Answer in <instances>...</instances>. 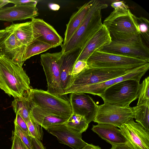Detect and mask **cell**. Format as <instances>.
I'll list each match as a JSON object with an SVG mask.
<instances>
[{"mask_svg": "<svg viewBox=\"0 0 149 149\" xmlns=\"http://www.w3.org/2000/svg\"><path fill=\"white\" fill-rule=\"evenodd\" d=\"M132 108L136 121L149 131V102L137 105Z\"/></svg>", "mask_w": 149, "mask_h": 149, "instance_id": "obj_24", "label": "cell"}, {"mask_svg": "<svg viewBox=\"0 0 149 149\" xmlns=\"http://www.w3.org/2000/svg\"><path fill=\"white\" fill-rule=\"evenodd\" d=\"M65 124L70 128L81 134L86 131L89 124L82 116L73 113Z\"/></svg>", "mask_w": 149, "mask_h": 149, "instance_id": "obj_26", "label": "cell"}, {"mask_svg": "<svg viewBox=\"0 0 149 149\" xmlns=\"http://www.w3.org/2000/svg\"><path fill=\"white\" fill-rule=\"evenodd\" d=\"M14 132L21 139L28 149H32L31 143V136L26 134L14 122Z\"/></svg>", "mask_w": 149, "mask_h": 149, "instance_id": "obj_31", "label": "cell"}, {"mask_svg": "<svg viewBox=\"0 0 149 149\" xmlns=\"http://www.w3.org/2000/svg\"><path fill=\"white\" fill-rule=\"evenodd\" d=\"M56 136L59 143L73 149H81L86 144L82 139V134L68 127L65 123L52 127L46 130Z\"/></svg>", "mask_w": 149, "mask_h": 149, "instance_id": "obj_15", "label": "cell"}, {"mask_svg": "<svg viewBox=\"0 0 149 149\" xmlns=\"http://www.w3.org/2000/svg\"><path fill=\"white\" fill-rule=\"evenodd\" d=\"M11 138L12 145L11 149H28L21 139L14 131L12 132V136Z\"/></svg>", "mask_w": 149, "mask_h": 149, "instance_id": "obj_32", "label": "cell"}, {"mask_svg": "<svg viewBox=\"0 0 149 149\" xmlns=\"http://www.w3.org/2000/svg\"><path fill=\"white\" fill-rule=\"evenodd\" d=\"M32 149H46L40 141L31 137Z\"/></svg>", "mask_w": 149, "mask_h": 149, "instance_id": "obj_36", "label": "cell"}, {"mask_svg": "<svg viewBox=\"0 0 149 149\" xmlns=\"http://www.w3.org/2000/svg\"><path fill=\"white\" fill-rule=\"evenodd\" d=\"M30 135L40 141L43 138L42 127L34 121L31 117L30 120L26 122Z\"/></svg>", "mask_w": 149, "mask_h": 149, "instance_id": "obj_29", "label": "cell"}, {"mask_svg": "<svg viewBox=\"0 0 149 149\" xmlns=\"http://www.w3.org/2000/svg\"><path fill=\"white\" fill-rule=\"evenodd\" d=\"M69 102L72 113L81 116L88 124L93 121L98 105L89 95L82 93H71Z\"/></svg>", "mask_w": 149, "mask_h": 149, "instance_id": "obj_13", "label": "cell"}, {"mask_svg": "<svg viewBox=\"0 0 149 149\" xmlns=\"http://www.w3.org/2000/svg\"><path fill=\"white\" fill-rule=\"evenodd\" d=\"M53 47L51 45L36 39H33L26 46L24 53L23 62L31 57L45 52Z\"/></svg>", "mask_w": 149, "mask_h": 149, "instance_id": "obj_25", "label": "cell"}, {"mask_svg": "<svg viewBox=\"0 0 149 149\" xmlns=\"http://www.w3.org/2000/svg\"><path fill=\"white\" fill-rule=\"evenodd\" d=\"M93 0L86 3L73 14L66 25L64 38L62 45L66 44L77 29L85 18Z\"/></svg>", "mask_w": 149, "mask_h": 149, "instance_id": "obj_21", "label": "cell"}, {"mask_svg": "<svg viewBox=\"0 0 149 149\" xmlns=\"http://www.w3.org/2000/svg\"><path fill=\"white\" fill-rule=\"evenodd\" d=\"M88 66L87 62L83 61H78L76 62L73 68L72 76V79L81 72Z\"/></svg>", "mask_w": 149, "mask_h": 149, "instance_id": "obj_33", "label": "cell"}, {"mask_svg": "<svg viewBox=\"0 0 149 149\" xmlns=\"http://www.w3.org/2000/svg\"><path fill=\"white\" fill-rule=\"evenodd\" d=\"M0 88L14 98L23 97L32 88L29 77L22 67L0 56Z\"/></svg>", "mask_w": 149, "mask_h": 149, "instance_id": "obj_2", "label": "cell"}, {"mask_svg": "<svg viewBox=\"0 0 149 149\" xmlns=\"http://www.w3.org/2000/svg\"><path fill=\"white\" fill-rule=\"evenodd\" d=\"M62 54L61 51L47 53L41 54L40 56L41 63L47 82V91L58 96L64 95L60 79V67Z\"/></svg>", "mask_w": 149, "mask_h": 149, "instance_id": "obj_9", "label": "cell"}, {"mask_svg": "<svg viewBox=\"0 0 149 149\" xmlns=\"http://www.w3.org/2000/svg\"><path fill=\"white\" fill-rule=\"evenodd\" d=\"M50 8L52 10H57L60 8V6L57 4H51L49 5Z\"/></svg>", "mask_w": 149, "mask_h": 149, "instance_id": "obj_39", "label": "cell"}, {"mask_svg": "<svg viewBox=\"0 0 149 149\" xmlns=\"http://www.w3.org/2000/svg\"><path fill=\"white\" fill-rule=\"evenodd\" d=\"M91 130L100 137L111 145L127 144V142L120 129L114 126L98 123L93 125Z\"/></svg>", "mask_w": 149, "mask_h": 149, "instance_id": "obj_20", "label": "cell"}, {"mask_svg": "<svg viewBox=\"0 0 149 149\" xmlns=\"http://www.w3.org/2000/svg\"><path fill=\"white\" fill-rule=\"evenodd\" d=\"M108 6L99 0L93 1L81 25L68 42L61 46L63 54L82 47L102 27L101 10Z\"/></svg>", "mask_w": 149, "mask_h": 149, "instance_id": "obj_1", "label": "cell"}, {"mask_svg": "<svg viewBox=\"0 0 149 149\" xmlns=\"http://www.w3.org/2000/svg\"><path fill=\"white\" fill-rule=\"evenodd\" d=\"M148 63L141 59L98 51L93 53L87 61L88 67L95 68H133Z\"/></svg>", "mask_w": 149, "mask_h": 149, "instance_id": "obj_8", "label": "cell"}, {"mask_svg": "<svg viewBox=\"0 0 149 149\" xmlns=\"http://www.w3.org/2000/svg\"><path fill=\"white\" fill-rule=\"evenodd\" d=\"M110 149H132L127 144H112Z\"/></svg>", "mask_w": 149, "mask_h": 149, "instance_id": "obj_37", "label": "cell"}, {"mask_svg": "<svg viewBox=\"0 0 149 149\" xmlns=\"http://www.w3.org/2000/svg\"><path fill=\"white\" fill-rule=\"evenodd\" d=\"M9 3L14 4L15 5L20 6H29L37 5V1L28 0H8Z\"/></svg>", "mask_w": 149, "mask_h": 149, "instance_id": "obj_35", "label": "cell"}, {"mask_svg": "<svg viewBox=\"0 0 149 149\" xmlns=\"http://www.w3.org/2000/svg\"><path fill=\"white\" fill-rule=\"evenodd\" d=\"M6 30V28L0 30V39L5 33Z\"/></svg>", "mask_w": 149, "mask_h": 149, "instance_id": "obj_41", "label": "cell"}, {"mask_svg": "<svg viewBox=\"0 0 149 149\" xmlns=\"http://www.w3.org/2000/svg\"><path fill=\"white\" fill-rule=\"evenodd\" d=\"M37 5L14 6L0 9V20L9 22L35 18L39 13Z\"/></svg>", "mask_w": 149, "mask_h": 149, "instance_id": "obj_17", "label": "cell"}, {"mask_svg": "<svg viewBox=\"0 0 149 149\" xmlns=\"http://www.w3.org/2000/svg\"><path fill=\"white\" fill-rule=\"evenodd\" d=\"M137 68H89L87 66L73 78L70 86L65 92L64 95L69 94L72 91L79 87L115 78L132 71Z\"/></svg>", "mask_w": 149, "mask_h": 149, "instance_id": "obj_4", "label": "cell"}, {"mask_svg": "<svg viewBox=\"0 0 149 149\" xmlns=\"http://www.w3.org/2000/svg\"><path fill=\"white\" fill-rule=\"evenodd\" d=\"M9 3L8 0H0V9Z\"/></svg>", "mask_w": 149, "mask_h": 149, "instance_id": "obj_40", "label": "cell"}, {"mask_svg": "<svg viewBox=\"0 0 149 149\" xmlns=\"http://www.w3.org/2000/svg\"><path fill=\"white\" fill-rule=\"evenodd\" d=\"M111 38L106 27L103 24L102 27L81 48L77 61L87 62L88 58L94 52L99 50L110 44Z\"/></svg>", "mask_w": 149, "mask_h": 149, "instance_id": "obj_16", "label": "cell"}, {"mask_svg": "<svg viewBox=\"0 0 149 149\" xmlns=\"http://www.w3.org/2000/svg\"><path fill=\"white\" fill-rule=\"evenodd\" d=\"M33 39H36L52 46L53 48L63 44V39L54 28L42 19H31Z\"/></svg>", "mask_w": 149, "mask_h": 149, "instance_id": "obj_14", "label": "cell"}, {"mask_svg": "<svg viewBox=\"0 0 149 149\" xmlns=\"http://www.w3.org/2000/svg\"><path fill=\"white\" fill-rule=\"evenodd\" d=\"M137 105L149 102V76H148L140 84L139 87Z\"/></svg>", "mask_w": 149, "mask_h": 149, "instance_id": "obj_27", "label": "cell"}, {"mask_svg": "<svg viewBox=\"0 0 149 149\" xmlns=\"http://www.w3.org/2000/svg\"><path fill=\"white\" fill-rule=\"evenodd\" d=\"M9 26L17 39L23 45L27 46L33 40L31 21L13 24Z\"/></svg>", "mask_w": 149, "mask_h": 149, "instance_id": "obj_22", "label": "cell"}, {"mask_svg": "<svg viewBox=\"0 0 149 149\" xmlns=\"http://www.w3.org/2000/svg\"><path fill=\"white\" fill-rule=\"evenodd\" d=\"M81 149H101L99 146H96L92 144H87Z\"/></svg>", "mask_w": 149, "mask_h": 149, "instance_id": "obj_38", "label": "cell"}, {"mask_svg": "<svg viewBox=\"0 0 149 149\" xmlns=\"http://www.w3.org/2000/svg\"><path fill=\"white\" fill-rule=\"evenodd\" d=\"M28 97L31 104L60 117L68 120L72 114L68 101L47 91L32 88Z\"/></svg>", "mask_w": 149, "mask_h": 149, "instance_id": "obj_3", "label": "cell"}, {"mask_svg": "<svg viewBox=\"0 0 149 149\" xmlns=\"http://www.w3.org/2000/svg\"><path fill=\"white\" fill-rule=\"evenodd\" d=\"M119 128L132 149H149V131L132 118Z\"/></svg>", "mask_w": 149, "mask_h": 149, "instance_id": "obj_12", "label": "cell"}, {"mask_svg": "<svg viewBox=\"0 0 149 149\" xmlns=\"http://www.w3.org/2000/svg\"><path fill=\"white\" fill-rule=\"evenodd\" d=\"M81 49V48H77L62 55L60 79L62 88L64 93L70 86L72 81V70L79 55Z\"/></svg>", "mask_w": 149, "mask_h": 149, "instance_id": "obj_18", "label": "cell"}, {"mask_svg": "<svg viewBox=\"0 0 149 149\" xmlns=\"http://www.w3.org/2000/svg\"><path fill=\"white\" fill-rule=\"evenodd\" d=\"M140 35L142 36L147 45L149 44V22L146 18L141 17H137Z\"/></svg>", "mask_w": 149, "mask_h": 149, "instance_id": "obj_30", "label": "cell"}, {"mask_svg": "<svg viewBox=\"0 0 149 149\" xmlns=\"http://www.w3.org/2000/svg\"><path fill=\"white\" fill-rule=\"evenodd\" d=\"M134 118L132 107H122L104 103L98 105L93 121L119 127L127 121Z\"/></svg>", "mask_w": 149, "mask_h": 149, "instance_id": "obj_10", "label": "cell"}, {"mask_svg": "<svg viewBox=\"0 0 149 149\" xmlns=\"http://www.w3.org/2000/svg\"><path fill=\"white\" fill-rule=\"evenodd\" d=\"M114 10L108 16L112 17L128 14L130 11L129 7L124 1H114L111 5Z\"/></svg>", "mask_w": 149, "mask_h": 149, "instance_id": "obj_28", "label": "cell"}, {"mask_svg": "<svg viewBox=\"0 0 149 149\" xmlns=\"http://www.w3.org/2000/svg\"><path fill=\"white\" fill-rule=\"evenodd\" d=\"M16 118L14 122L16 123L26 134L30 135L26 122L19 114H16Z\"/></svg>", "mask_w": 149, "mask_h": 149, "instance_id": "obj_34", "label": "cell"}, {"mask_svg": "<svg viewBox=\"0 0 149 149\" xmlns=\"http://www.w3.org/2000/svg\"><path fill=\"white\" fill-rule=\"evenodd\" d=\"M0 39V56L6 58L22 67L23 58L26 46L22 44L9 26Z\"/></svg>", "mask_w": 149, "mask_h": 149, "instance_id": "obj_11", "label": "cell"}, {"mask_svg": "<svg viewBox=\"0 0 149 149\" xmlns=\"http://www.w3.org/2000/svg\"><path fill=\"white\" fill-rule=\"evenodd\" d=\"M140 81L127 80L120 82L107 88L99 96L104 103L122 107H127L138 98Z\"/></svg>", "mask_w": 149, "mask_h": 149, "instance_id": "obj_5", "label": "cell"}, {"mask_svg": "<svg viewBox=\"0 0 149 149\" xmlns=\"http://www.w3.org/2000/svg\"><path fill=\"white\" fill-rule=\"evenodd\" d=\"M103 24L108 31L112 40H127L140 34L136 17L130 10L126 15L107 17Z\"/></svg>", "mask_w": 149, "mask_h": 149, "instance_id": "obj_6", "label": "cell"}, {"mask_svg": "<svg viewBox=\"0 0 149 149\" xmlns=\"http://www.w3.org/2000/svg\"><path fill=\"white\" fill-rule=\"evenodd\" d=\"M28 93L23 97L15 98L11 104L15 114H19L26 123L31 119Z\"/></svg>", "mask_w": 149, "mask_h": 149, "instance_id": "obj_23", "label": "cell"}, {"mask_svg": "<svg viewBox=\"0 0 149 149\" xmlns=\"http://www.w3.org/2000/svg\"><path fill=\"white\" fill-rule=\"evenodd\" d=\"M29 103L31 117L46 130L52 127L65 123L68 120Z\"/></svg>", "mask_w": 149, "mask_h": 149, "instance_id": "obj_19", "label": "cell"}, {"mask_svg": "<svg viewBox=\"0 0 149 149\" xmlns=\"http://www.w3.org/2000/svg\"><path fill=\"white\" fill-rule=\"evenodd\" d=\"M106 53L137 58L149 62V49L140 34L136 38L127 40H112L99 50Z\"/></svg>", "mask_w": 149, "mask_h": 149, "instance_id": "obj_7", "label": "cell"}]
</instances>
